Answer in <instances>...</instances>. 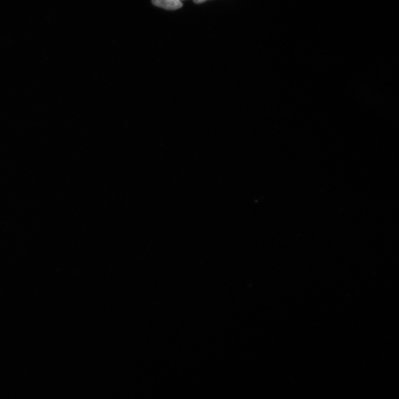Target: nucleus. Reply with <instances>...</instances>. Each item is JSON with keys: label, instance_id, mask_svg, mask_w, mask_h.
<instances>
[{"label": "nucleus", "instance_id": "obj_2", "mask_svg": "<svg viewBox=\"0 0 399 399\" xmlns=\"http://www.w3.org/2000/svg\"><path fill=\"white\" fill-rule=\"evenodd\" d=\"M206 1V0H194V2L196 4H201Z\"/></svg>", "mask_w": 399, "mask_h": 399}, {"label": "nucleus", "instance_id": "obj_1", "mask_svg": "<svg viewBox=\"0 0 399 399\" xmlns=\"http://www.w3.org/2000/svg\"><path fill=\"white\" fill-rule=\"evenodd\" d=\"M152 3L155 6L168 10H178L182 6L180 0H152Z\"/></svg>", "mask_w": 399, "mask_h": 399}, {"label": "nucleus", "instance_id": "obj_3", "mask_svg": "<svg viewBox=\"0 0 399 399\" xmlns=\"http://www.w3.org/2000/svg\"></svg>", "mask_w": 399, "mask_h": 399}]
</instances>
